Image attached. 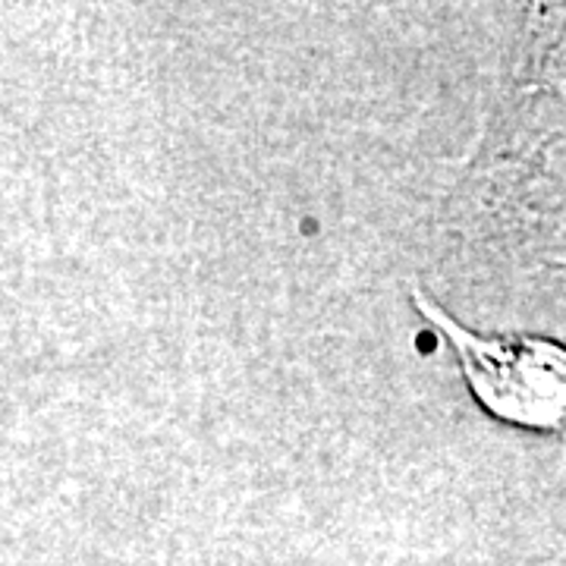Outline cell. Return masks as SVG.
I'll return each mask as SVG.
<instances>
[{"label": "cell", "mask_w": 566, "mask_h": 566, "mask_svg": "<svg viewBox=\"0 0 566 566\" xmlns=\"http://www.w3.org/2000/svg\"><path fill=\"white\" fill-rule=\"evenodd\" d=\"M412 303L444 331L475 400L491 416L538 431H564L566 346L538 337H482L431 303L422 286H412Z\"/></svg>", "instance_id": "6da1fadb"}]
</instances>
